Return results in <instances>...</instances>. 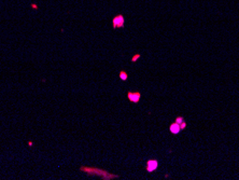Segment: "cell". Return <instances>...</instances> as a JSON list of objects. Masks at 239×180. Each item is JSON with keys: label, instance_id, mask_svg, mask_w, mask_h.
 Listing matches in <instances>:
<instances>
[{"label": "cell", "instance_id": "8992f818", "mask_svg": "<svg viewBox=\"0 0 239 180\" xmlns=\"http://www.w3.org/2000/svg\"><path fill=\"white\" fill-rule=\"evenodd\" d=\"M127 78H128V74H127V72H126V71H124V70L120 71V79H121V80L126 81V80H127Z\"/></svg>", "mask_w": 239, "mask_h": 180}, {"label": "cell", "instance_id": "7a4b0ae2", "mask_svg": "<svg viewBox=\"0 0 239 180\" xmlns=\"http://www.w3.org/2000/svg\"><path fill=\"white\" fill-rule=\"evenodd\" d=\"M127 97H128V100H129V101L137 104L139 100H140L141 94H140L139 92H128Z\"/></svg>", "mask_w": 239, "mask_h": 180}, {"label": "cell", "instance_id": "ba28073f", "mask_svg": "<svg viewBox=\"0 0 239 180\" xmlns=\"http://www.w3.org/2000/svg\"><path fill=\"white\" fill-rule=\"evenodd\" d=\"M139 57H140V54H136V55H134V56H132V58H131V62H136L137 59H139Z\"/></svg>", "mask_w": 239, "mask_h": 180}, {"label": "cell", "instance_id": "5b68a950", "mask_svg": "<svg viewBox=\"0 0 239 180\" xmlns=\"http://www.w3.org/2000/svg\"><path fill=\"white\" fill-rule=\"evenodd\" d=\"M169 131H170L173 135L179 134V133L181 132V128H180V124H178L177 122H173V123H171L170 126H169Z\"/></svg>", "mask_w": 239, "mask_h": 180}, {"label": "cell", "instance_id": "52a82bcc", "mask_svg": "<svg viewBox=\"0 0 239 180\" xmlns=\"http://www.w3.org/2000/svg\"><path fill=\"white\" fill-rule=\"evenodd\" d=\"M183 121H184V120H183V118H182V117H177V118H176V121H174V122H177L178 124H181Z\"/></svg>", "mask_w": 239, "mask_h": 180}, {"label": "cell", "instance_id": "9c48e42d", "mask_svg": "<svg viewBox=\"0 0 239 180\" xmlns=\"http://www.w3.org/2000/svg\"><path fill=\"white\" fill-rule=\"evenodd\" d=\"M185 127H186V123H185V122L183 121V122H182V123H181V124H180V128H181V131H183V130L185 128Z\"/></svg>", "mask_w": 239, "mask_h": 180}, {"label": "cell", "instance_id": "3957f363", "mask_svg": "<svg viewBox=\"0 0 239 180\" xmlns=\"http://www.w3.org/2000/svg\"><path fill=\"white\" fill-rule=\"evenodd\" d=\"M124 26V17L118 15L113 19V28H122Z\"/></svg>", "mask_w": 239, "mask_h": 180}, {"label": "cell", "instance_id": "6da1fadb", "mask_svg": "<svg viewBox=\"0 0 239 180\" xmlns=\"http://www.w3.org/2000/svg\"><path fill=\"white\" fill-rule=\"evenodd\" d=\"M81 170L86 172L90 175H98L102 177V179H113V178H118L116 175H112V174H109L108 172H104L102 169H99V168H91V167H81Z\"/></svg>", "mask_w": 239, "mask_h": 180}, {"label": "cell", "instance_id": "277c9868", "mask_svg": "<svg viewBox=\"0 0 239 180\" xmlns=\"http://www.w3.org/2000/svg\"><path fill=\"white\" fill-rule=\"evenodd\" d=\"M157 166H158V162H157L156 160H149L148 161V163H147V170L149 173H152L154 170H156V168Z\"/></svg>", "mask_w": 239, "mask_h": 180}]
</instances>
